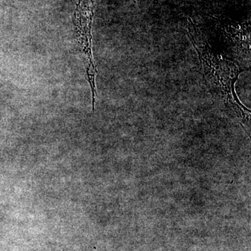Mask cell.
<instances>
[{
    "label": "cell",
    "mask_w": 251,
    "mask_h": 251,
    "mask_svg": "<svg viewBox=\"0 0 251 251\" xmlns=\"http://www.w3.org/2000/svg\"><path fill=\"white\" fill-rule=\"evenodd\" d=\"M189 38L199 57L200 72L213 98L227 114L249 125L250 110L241 103L234 90L242 69L230 61L219 58L209 46L196 39L192 33Z\"/></svg>",
    "instance_id": "obj_1"
},
{
    "label": "cell",
    "mask_w": 251,
    "mask_h": 251,
    "mask_svg": "<svg viewBox=\"0 0 251 251\" xmlns=\"http://www.w3.org/2000/svg\"><path fill=\"white\" fill-rule=\"evenodd\" d=\"M94 9V0H78L74 18V24L76 30L77 40L85 56L86 75L92 90L93 111L95 108L97 96L95 78L97 74V67L94 64L92 56V25Z\"/></svg>",
    "instance_id": "obj_2"
}]
</instances>
